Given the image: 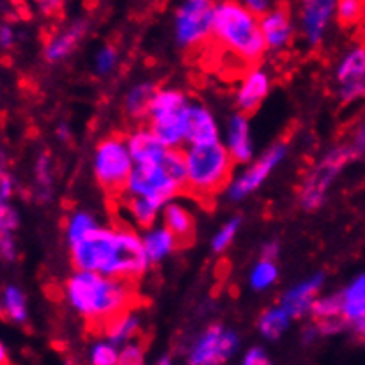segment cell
Returning <instances> with one entry per match:
<instances>
[{
  "label": "cell",
  "mask_w": 365,
  "mask_h": 365,
  "mask_svg": "<svg viewBox=\"0 0 365 365\" xmlns=\"http://www.w3.org/2000/svg\"><path fill=\"white\" fill-rule=\"evenodd\" d=\"M69 307L83 319L101 323L130 310L133 289L126 280L94 272H75L64 286Z\"/></svg>",
  "instance_id": "obj_1"
},
{
  "label": "cell",
  "mask_w": 365,
  "mask_h": 365,
  "mask_svg": "<svg viewBox=\"0 0 365 365\" xmlns=\"http://www.w3.org/2000/svg\"><path fill=\"white\" fill-rule=\"evenodd\" d=\"M213 39L247 64H257L268 50L261 32V20L242 2L215 4Z\"/></svg>",
  "instance_id": "obj_2"
},
{
  "label": "cell",
  "mask_w": 365,
  "mask_h": 365,
  "mask_svg": "<svg viewBox=\"0 0 365 365\" xmlns=\"http://www.w3.org/2000/svg\"><path fill=\"white\" fill-rule=\"evenodd\" d=\"M186 188L199 195H213L227 190L232 181V162L224 142L206 145H186Z\"/></svg>",
  "instance_id": "obj_3"
},
{
  "label": "cell",
  "mask_w": 365,
  "mask_h": 365,
  "mask_svg": "<svg viewBox=\"0 0 365 365\" xmlns=\"http://www.w3.org/2000/svg\"><path fill=\"white\" fill-rule=\"evenodd\" d=\"M356 160L351 144H342L330 149L312 169L307 173L300 188V206L305 211H316L324 204L328 190L334 185L335 178L342 173L349 162Z\"/></svg>",
  "instance_id": "obj_4"
},
{
  "label": "cell",
  "mask_w": 365,
  "mask_h": 365,
  "mask_svg": "<svg viewBox=\"0 0 365 365\" xmlns=\"http://www.w3.org/2000/svg\"><path fill=\"white\" fill-rule=\"evenodd\" d=\"M135 169L126 138L107 137L98 142L93 156V173L98 185L108 193L124 192Z\"/></svg>",
  "instance_id": "obj_5"
},
{
  "label": "cell",
  "mask_w": 365,
  "mask_h": 365,
  "mask_svg": "<svg viewBox=\"0 0 365 365\" xmlns=\"http://www.w3.org/2000/svg\"><path fill=\"white\" fill-rule=\"evenodd\" d=\"M118 245L119 227L98 225L80 242L69 245V255L75 272H94L108 277L114 264Z\"/></svg>",
  "instance_id": "obj_6"
},
{
  "label": "cell",
  "mask_w": 365,
  "mask_h": 365,
  "mask_svg": "<svg viewBox=\"0 0 365 365\" xmlns=\"http://www.w3.org/2000/svg\"><path fill=\"white\" fill-rule=\"evenodd\" d=\"M182 188L186 186L178 181L162 162L156 165H135L123 193L126 197L151 199L163 210Z\"/></svg>",
  "instance_id": "obj_7"
},
{
  "label": "cell",
  "mask_w": 365,
  "mask_h": 365,
  "mask_svg": "<svg viewBox=\"0 0 365 365\" xmlns=\"http://www.w3.org/2000/svg\"><path fill=\"white\" fill-rule=\"evenodd\" d=\"M215 2L186 0L174 13V36L182 48H197L213 38Z\"/></svg>",
  "instance_id": "obj_8"
},
{
  "label": "cell",
  "mask_w": 365,
  "mask_h": 365,
  "mask_svg": "<svg viewBox=\"0 0 365 365\" xmlns=\"http://www.w3.org/2000/svg\"><path fill=\"white\" fill-rule=\"evenodd\" d=\"M240 348L236 331L213 323L197 337L188 353V365H224Z\"/></svg>",
  "instance_id": "obj_9"
},
{
  "label": "cell",
  "mask_w": 365,
  "mask_h": 365,
  "mask_svg": "<svg viewBox=\"0 0 365 365\" xmlns=\"http://www.w3.org/2000/svg\"><path fill=\"white\" fill-rule=\"evenodd\" d=\"M287 155V145L284 142H275L273 145H269L257 160L250 163L242 174L232 178V181L229 182L227 193L229 199L232 202H240V200L247 199L248 195L255 192L257 188H261V185L272 176L273 170L284 162Z\"/></svg>",
  "instance_id": "obj_10"
},
{
  "label": "cell",
  "mask_w": 365,
  "mask_h": 365,
  "mask_svg": "<svg viewBox=\"0 0 365 365\" xmlns=\"http://www.w3.org/2000/svg\"><path fill=\"white\" fill-rule=\"evenodd\" d=\"M337 93L344 103L365 98V46L359 45L346 52L335 68Z\"/></svg>",
  "instance_id": "obj_11"
},
{
  "label": "cell",
  "mask_w": 365,
  "mask_h": 365,
  "mask_svg": "<svg viewBox=\"0 0 365 365\" xmlns=\"http://www.w3.org/2000/svg\"><path fill=\"white\" fill-rule=\"evenodd\" d=\"M186 145H206L220 142V128L213 112L202 103L190 101L182 112Z\"/></svg>",
  "instance_id": "obj_12"
},
{
  "label": "cell",
  "mask_w": 365,
  "mask_h": 365,
  "mask_svg": "<svg viewBox=\"0 0 365 365\" xmlns=\"http://www.w3.org/2000/svg\"><path fill=\"white\" fill-rule=\"evenodd\" d=\"M337 11L334 0H307L300 9V31L310 46L321 45Z\"/></svg>",
  "instance_id": "obj_13"
},
{
  "label": "cell",
  "mask_w": 365,
  "mask_h": 365,
  "mask_svg": "<svg viewBox=\"0 0 365 365\" xmlns=\"http://www.w3.org/2000/svg\"><path fill=\"white\" fill-rule=\"evenodd\" d=\"M272 89V76L264 68H250L240 80V86L236 89V107L238 112L245 115H250L262 105V101L268 98Z\"/></svg>",
  "instance_id": "obj_14"
},
{
  "label": "cell",
  "mask_w": 365,
  "mask_h": 365,
  "mask_svg": "<svg viewBox=\"0 0 365 365\" xmlns=\"http://www.w3.org/2000/svg\"><path fill=\"white\" fill-rule=\"evenodd\" d=\"M324 275L323 273H314L309 279L294 284L293 287L286 291L280 298V307L291 316V319H302L309 316L312 304L319 297V291L323 287Z\"/></svg>",
  "instance_id": "obj_15"
},
{
  "label": "cell",
  "mask_w": 365,
  "mask_h": 365,
  "mask_svg": "<svg viewBox=\"0 0 365 365\" xmlns=\"http://www.w3.org/2000/svg\"><path fill=\"white\" fill-rule=\"evenodd\" d=\"M224 144L235 165H247L254 162V142H252L248 115L236 112L229 118Z\"/></svg>",
  "instance_id": "obj_16"
},
{
  "label": "cell",
  "mask_w": 365,
  "mask_h": 365,
  "mask_svg": "<svg viewBox=\"0 0 365 365\" xmlns=\"http://www.w3.org/2000/svg\"><path fill=\"white\" fill-rule=\"evenodd\" d=\"M128 149L135 165H156L165 160L169 149L160 142L149 126L137 128L126 137Z\"/></svg>",
  "instance_id": "obj_17"
},
{
  "label": "cell",
  "mask_w": 365,
  "mask_h": 365,
  "mask_svg": "<svg viewBox=\"0 0 365 365\" xmlns=\"http://www.w3.org/2000/svg\"><path fill=\"white\" fill-rule=\"evenodd\" d=\"M259 20H261V32L268 50H284L289 45L294 34V25L287 7L275 6Z\"/></svg>",
  "instance_id": "obj_18"
},
{
  "label": "cell",
  "mask_w": 365,
  "mask_h": 365,
  "mask_svg": "<svg viewBox=\"0 0 365 365\" xmlns=\"http://www.w3.org/2000/svg\"><path fill=\"white\" fill-rule=\"evenodd\" d=\"M87 29L89 24L87 20H75L68 25L66 29H62L61 32H57L56 36L46 41L45 45V59L50 64H57L68 59L73 52L76 50V46L82 43V39L86 38Z\"/></svg>",
  "instance_id": "obj_19"
},
{
  "label": "cell",
  "mask_w": 365,
  "mask_h": 365,
  "mask_svg": "<svg viewBox=\"0 0 365 365\" xmlns=\"http://www.w3.org/2000/svg\"><path fill=\"white\" fill-rule=\"evenodd\" d=\"M342 317L356 337L365 339V273L356 277L341 293Z\"/></svg>",
  "instance_id": "obj_20"
},
{
  "label": "cell",
  "mask_w": 365,
  "mask_h": 365,
  "mask_svg": "<svg viewBox=\"0 0 365 365\" xmlns=\"http://www.w3.org/2000/svg\"><path fill=\"white\" fill-rule=\"evenodd\" d=\"M101 330H103L105 339L112 344H115L118 348L135 342L133 339L137 337L138 331H140V319L135 312L126 310V312L118 314V316L110 317L108 321H105L101 324Z\"/></svg>",
  "instance_id": "obj_21"
},
{
  "label": "cell",
  "mask_w": 365,
  "mask_h": 365,
  "mask_svg": "<svg viewBox=\"0 0 365 365\" xmlns=\"http://www.w3.org/2000/svg\"><path fill=\"white\" fill-rule=\"evenodd\" d=\"M142 243H144V250L148 254V259L151 264H158L163 259L169 257L174 250L178 248L176 236L163 225H155V227L148 229L142 232Z\"/></svg>",
  "instance_id": "obj_22"
},
{
  "label": "cell",
  "mask_w": 365,
  "mask_h": 365,
  "mask_svg": "<svg viewBox=\"0 0 365 365\" xmlns=\"http://www.w3.org/2000/svg\"><path fill=\"white\" fill-rule=\"evenodd\" d=\"M149 128L167 149H182L186 145L185 119L181 114L162 115L149 119Z\"/></svg>",
  "instance_id": "obj_23"
},
{
  "label": "cell",
  "mask_w": 365,
  "mask_h": 365,
  "mask_svg": "<svg viewBox=\"0 0 365 365\" xmlns=\"http://www.w3.org/2000/svg\"><path fill=\"white\" fill-rule=\"evenodd\" d=\"M162 225L176 236L178 242H182V240L192 238L193 229H195V220H193L192 213L181 202L173 200V202H169L162 210Z\"/></svg>",
  "instance_id": "obj_24"
},
{
  "label": "cell",
  "mask_w": 365,
  "mask_h": 365,
  "mask_svg": "<svg viewBox=\"0 0 365 365\" xmlns=\"http://www.w3.org/2000/svg\"><path fill=\"white\" fill-rule=\"evenodd\" d=\"M156 91L158 87L153 82H138L124 96V112L133 119H148Z\"/></svg>",
  "instance_id": "obj_25"
},
{
  "label": "cell",
  "mask_w": 365,
  "mask_h": 365,
  "mask_svg": "<svg viewBox=\"0 0 365 365\" xmlns=\"http://www.w3.org/2000/svg\"><path fill=\"white\" fill-rule=\"evenodd\" d=\"M188 98L181 89H174V87H163V89L156 91L155 98H153L151 108H149V119L162 118V115H173L181 114L185 108L188 107Z\"/></svg>",
  "instance_id": "obj_26"
},
{
  "label": "cell",
  "mask_w": 365,
  "mask_h": 365,
  "mask_svg": "<svg viewBox=\"0 0 365 365\" xmlns=\"http://www.w3.org/2000/svg\"><path fill=\"white\" fill-rule=\"evenodd\" d=\"M291 324V316L282 309L280 305L269 307L264 312H261L257 319L259 334L266 339V341H279L284 334L287 331Z\"/></svg>",
  "instance_id": "obj_27"
},
{
  "label": "cell",
  "mask_w": 365,
  "mask_h": 365,
  "mask_svg": "<svg viewBox=\"0 0 365 365\" xmlns=\"http://www.w3.org/2000/svg\"><path fill=\"white\" fill-rule=\"evenodd\" d=\"M126 211L130 215L131 222L142 231L155 227L158 215L162 213V207L151 199L144 197H126Z\"/></svg>",
  "instance_id": "obj_28"
},
{
  "label": "cell",
  "mask_w": 365,
  "mask_h": 365,
  "mask_svg": "<svg viewBox=\"0 0 365 365\" xmlns=\"http://www.w3.org/2000/svg\"><path fill=\"white\" fill-rule=\"evenodd\" d=\"M2 310L6 317L13 323H25L29 317V304L27 297L16 284H9L4 287L2 293Z\"/></svg>",
  "instance_id": "obj_29"
},
{
  "label": "cell",
  "mask_w": 365,
  "mask_h": 365,
  "mask_svg": "<svg viewBox=\"0 0 365 365\" xmlns=\"http://www.w3.org/2000/svg\"><path fill=\"white\" fill-rule=\"evenodd\" d=\"M36 185H38V202L46 204L52 200V156L48 151L39 153L34 165Z\"/></svg>",
  "instance_id": "obj_30"
},
{
  "label": "cell",
  "mask_w": 365,
  "mask_h": 365,
  "mask_svg": "<svg viewBox=\"0 0 365 365\" xmlns=\"http://www.w3.org/2000/svg\"><path fill=\"white\" fill-rule=\"evenodd\" d=\"M277 279H279V266H277V262L268 261V259H259L250 269L248 286L254 291H266L275 286Z\"/></svg>",
  "instance_id": "obj_31"
},
{
  "label": "cell",
  "mask_w": 365,
  "mask_h": 365,
  "mask_svg": "<svg viewBox=\"0 0 365 365\" xmlns=\"http://www.w3.org/2000/svg\"><path fill=\"white\" fill-rule=\"evenodd\" d=\"M98 220L89 213V211H75L71 217L68 218V224H66V240L68 245H73L83 238L86 235H89L93 229L98 227Z\"/></svg>",
  "instance_id": "obj_32"
},
{
  "label": "cell",
  "mask_w": 365,
  "mask_h": 365,
  "mask_svg": "<svg viewBox=\"0 0 365 365\" xmlns=\"http://www.w3.org/2000/svg\"><path fill=\"white\" fill-rule=\"evenodd\" d=\"M310 317L314 323H321V321H330L342 317V297L339 294H324V297H317L316 302L310 309Z\"/></svg>",
  "instance_id": "obj_33"
},
{
  "label": "cell",
  "mask_w": 365,
  "mask_h": 365,
  "mask_svg": "<svg viewBox=\"0 0 365 365\" xmlns=\"http://www.w3.org/2000/svg\"><path fill=\"white\" fill-rule=\"evenodd\" d=\"M121 348L108 342L107 339L96 341L89 349V364L91 365H118Z\"/></svg>",
  "instance_id": "obj_34"
},
{
  "label": "cell",
  "mask_w": 365,
  "mask_h": 365,
  "mask_svg": "<svg viewBox=\"0 0 365 365\" xmlns=\"http://www.w3.org/2000/svg\"><path fill=\"white\" fill-rule=\"evenodd\" d=\"M240 227H242V218L240 217H235L231 218V220L225 222V224L215 232L213 238H211V250H213L215 254H222L224 250H227V248L231 247V243L235 242L236 236H238Z\"/></svg>",
  "instance_id": "obj_35"
},
{
  "label": "cell",
  "mask_w": 365,
  "mask_h": 365,
  "mask_svg": "<svg viewBox=\"0 0 365 365\" xmlns=\"http://www.w3.org/2000/svg\"><path fill=\"white\" fill-rule=\"evenodd\" d=\"M119 61L118 48L114 45H103L94 56V73L98 76H107L110 75L115 69Z\"/></svg>",
  "instance_id": "obj_36"
},
{
  "label": "cell",
  "mask_w": 365,
  "mask_h": 365,
  "mask_svg": "<svg viewBox=\"0 0 365 365\" xmlns=\"http://www.w3.org/2000/svg\"><path fill=\"white\" fill-rule=\"evenodd\" d=\"M335 16L342 25L356 24L364 16V4L359 0H339Z\"/></svg>",
  "instance_id": "obj_37"
},
{
  "label": "cell",
  "mask_w": 365,
  "mask_h": 365,
  "mask_svg": "<svg viewBox=\"0 0 365 365\" xmlns=\"http://www.w3.org/2000/svg\"><path fill=\"white\" fill-rule=\"evenodd\" d=\"M20 227V213L7 204H0V235H13Z\"/></svg>",
  "instance_id": "obj_38"
},
{
  "label": "cell",
  "mask_w": 365,
  "mask_h": 365,
  "mask_svg": "<svg viewBox=\"0 0 365 365\" xmlns=\"http://www.w3.org/2000/svg\"><path fill=\"white\" fill-rule=\"evenodd\" d=\"M118 365H148L145 364L144 346L138 344V342H130V344L123 346Z\"/></svg>",
  "instance_id": "obj_39"
},
{
  "label": "cell",
  "mask_w": 365,
  "mask_h": 365,
  "mask_svg": "<svg viewBox=\"0 0 365 365\" xmlns=\"http://www.w3.org/2000/svg\"><path fill=\"white\" fill-rule=\"evenodd\" d=\"M316 324L317 331H319L321 337H330V335H337L341 331L348 330V323H346L344 317H337V319H330V321H321V323H314Z\"/></svg>",
  "instance_id": "obj_40"
},
{
  "label": "cell",
  "mask_w": 365,
  "mask_h": 365,
  "mask_svg": "<svg viewBox=\"0 0 365 365\" xmlns=\"http://www.w3.org/2000/svg\"><path fill=\"white\" fill-rule=\"evenodd\" d=\"M242 365H273V362L264 349L254 346V348L247 349V353L243 355Z\"/></svg>",
  "instance_id": "obj_41"
},
{
  "label": "cell",
  "mask_w": 365,
  "mask_h": 365,
  "mask_svg": "<svg viewBox=\"0 0 365 365\" xmlns=\"http://www.w3.org/2000/svg\"><path fill=\"white\" fill-rule=\"evenodd\" d=\"M0 255L6 262H14L18 259V247L13 235H0Z\"/></svg>",
  "instance_id": "obj_42"
},
{
  "label": "cell",
  "mask_w": 365,
  "mask_h": 365,
  "mask_svg": "<svg viewBox=\"0 0 365 365\" xmlns=\"http://www.w3.org/2000/svg\"><path fill=\"white\" fill-rule=\"evenodd\" d=\"M16 190V181L9 173L0 174V204H7Z\"/></svg>",
  "instance_id": "obj_43"
},
{
  "label": "cell",
  "mask_w": 365,
  "mask_h": 365,
  "mask_svg": "<svg viewBox=\"0 0 365 365\" xmlns=\"http://www.w3.org/2000/svg\"><path fill=\"white\" fill-rule=\"evenodd\" d=\"M14 41H16V31H14L13 25L4 21V24L0 25V46H2L4 50H9L13 48Z\"/></svg>",
  "instance_id": "obj_44"
},
{
  "label": "cell",
  "mask_w": 365,
  "mask_h": 365,
  "mask_svg": "<svg viewBox=\"0 0 365 365\" xmlns=\"http://www.w3.org/2000/svg\"><path fill=\"white\" fill-rule=\"evenodd\" d=\"M243 4L245 7H247V9L250 11L252 14H255L257 18H262L266 13H269V11L275 7L269 0H247V2Z\"/></svg>",
  "instance_id": "obj_45"
},
{
  "label": "cell",
  "mask_w": 365,
  "mask_h": 365,
  "mask_svg": "<svg viewBox=\"0 0 365 365\" xmlns=\"http://www.w3.org/2000/svg\"><path fill=\"white\" fill-rule=\"evenodd\" d=\"M351 148L355 151L356 158H365V123L356 128L355 137L351 140Z\"/></svg>",
  "instance_id": "obj_46"
},
{
  "label": "cell",
  "mask_w": 365,
  "mask_h": 365,
  "mask_svg": "<svg viewBox=\"0 0 365 365\" xmlns=\"http://www.w3.org/2000/svg\"><path fill=\"white\" fill-rule=\"evenodd\" d=\"M280 254V243L275 240H269L261 247V259H268V261H275Z\"/></svg>",
  "instance_id": "obj_47"
},
{
  "label": "cell",
  "mask_w": 365,
  "mask_h": 365,
  "mask_svg": "<svg viewBox=\"0 0 365 365\" xmlns=\"http://www.w3.org/2000/svg\"><path fill=\"white\" fill-rule=\"evenodd\" d=\"M36 6H38V11L41 14H45V16H53V14L59 13L62 4L57 2V0H39Z\"/></svg>",
  "instance_id": "obj_48"
},
{
  "label": "cell",
  "mask_w": 365,
  "mask_h": 365,
  "mask_svg": "<svg viewBox=\"0 0 365 365\" xmlns=\"http://www.w3.org/2000/svg\"><path fill=\"white\" fill-rule=\"evenodd\" d=\"M317 337H321L319 331H317L316 324L310 323L309 327H307L305 330H304V342H307V344H310V342H312L314 339H317Z\"/></svg>",
  "instance_id": "obj_49"
},
{
  "label": "cell",
  "mask_w": 365,
  "mask_h": 365,
  "mask_svg": "<svg viewBox=\"0 0 365 365\" xmlns=\"http://www.w3.org/2000/svg\"><path fill=\"white\" fill-rule=\"evenodd\" d=\"M56 133H57V137L61 138V140H68V138H69V126L66 123H61L59 126L56 128Z\"/></svg>",
  "instance_id": "obj_50"
},
{
  "label": "cell",
  "mask_w": 365,
  "mask_h": 365,
  "mask_svg": "<svg viewBox=\"0 0 365 365\" xmlns=\"http://www.w3.org/2000/svg\"><path fill=\"white\" fill-rule=\"evenodd\" d=\"M7 362H9V359H7V348L6 344H0V364L7 365Z\"/></svg>",
  "instance_id": "obj_51"
},
{
  "label": "cell",
  "mask_w": 365,
  "mask_h": 365,
  "mask_svg": "<svg viewBox=\"0 0 365 365\" xmlns=\"http://www.w3.org/2000/svg\"><path fill=\"white\" fill-rule=\"evenodd\" d=\"M156 365H173V360H170V356H162Z\"/></svg>",
  "instance_id": "obj_52"
}]
</instances>
